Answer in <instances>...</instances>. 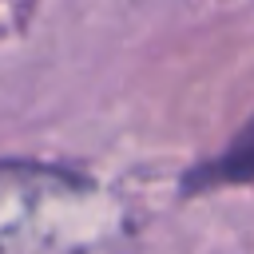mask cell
Segmentation results:
<instances>
[{
  "label": "cell",
  "mask_w": 254,
  "mask_h": 254,
  "mask_svg": "<svg viewBox=\"0 0 254 254\" xmlns=\"http://www.w3.org/2000/svg\"><path fill=\"white\" fill-rule=\"evenodd\" d=\"M0 254H127L123 202L71 167L0 159Z\"/></svg>",
  "instance_id": "1"
},
{
  "label": "cell",
  "mask_w": 254,
  "mask_h": 254,
  "mask_svg": "<svg viewBox=\"0 0 254 254\" xmlns=\"http://www.w3.org/2000/svg\"><path fill=\"white\" fill-rule=\"evenodd\" d=\"M238 183H254V119L230 139L222 155H214L210 163H202L183 179L187 194H202L210 187H238Z\"/></svg>",
  "instance_id": "2"
}]
</instances>
